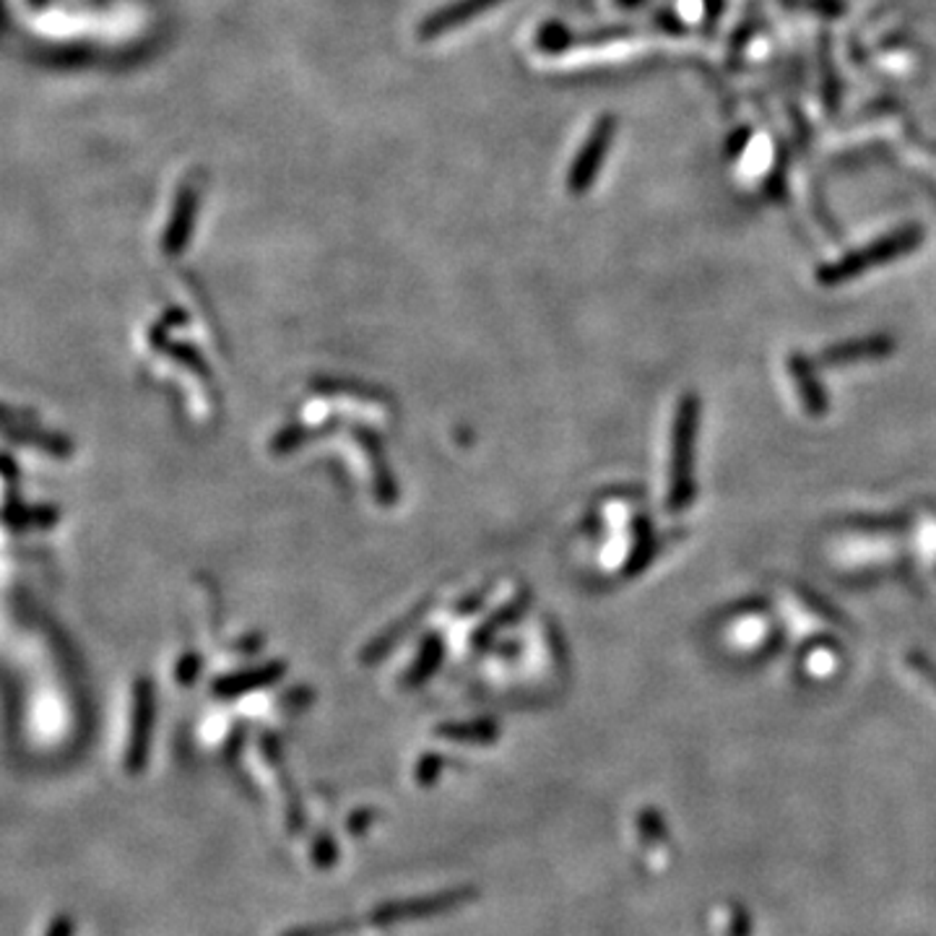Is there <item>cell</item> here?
Listing matches in <instances>:
<instances>
[{"label":"cell","mask_w":936,"mask_h":936,"mask_svg":"<svg viewBox=\"0 0 936 936\" xmlns=\"http://www.w3.org/2000/svg\"><path fill=\"white\" fill-rule=\"evenodd\" d=\"M700 401L694 393H687L677 408L674 445H671V490L669 510L682 513L692 505L694 497V443H698Z\"/></svg>","instance_id":"1"},{"label":"cell","mask_w":936,"mask_h":936,"mask_svg":"<svg viewBox=\"0 0 936 936\" xmlns=\"http://www.w3.org/2000/svg\"><path fill=\"white\" fill-rule=\"evenodd\" d=\"M474 887H455L447 889V893H437L430 897H414V900H393L383 903L381 908L370 913V924L373 926H398L408 924V920H427L435 916H443V913H451L455 908H463L471 900H476Z\"/></svg>","instance_id":"2"},{"label":"cell","mask_w":936,"mask_h":936,"mask_svg":"<svg viewBox=\"0 0 936 936\" xmlns=\"http://www.w3.org/2000/svg\"><path fill=\"white\" fill-rule=\"evenodd\" d=\"M151 721H154V702H151V690L149 684L138 687L136 698V713H134V733H130V749H128V772L144 770L146 760H149V739H151Z\"/></svg>","instance_id":"3"},{"label":"cell","mask_w":936,"mask_h":936,"mask_svg":"<svg viewBox=\"0 0 936 936\" xmlns=\"http://www.w3.org/2000/svg\"><path fill=\"white\" fill-rule=\"evenodd\" d=\"M895 349V342L889 336H869L856 338V342H843L838 346L825 349L822 362L825 365H850V362H866V359H881Z\"/></svg>","instance_id":"4"},{"label":"cell","mask_w":936,"mask_h":936,"mask_svg":"<svg viewBox=\"0 0 936 936\" xmlns=\"http://www.w3.org/2000/svg\"><path fill=\"white\" fill-rule=\"evenodd\" d=\"M788 370H791L796 388H799L804 408H807L811 416H822L827 412V398H825L822 385H819L817 381L811 362L804 357V354H794V357L788 359Z\"/></svg>","instance_id":"5"},{"label":"cell","mask_w":936,"mask_h":936,"mask_svg":"<svg viewBox=\"0 0 936 936\" xmlns=\"http://www.w3.org/2000/svg\"><path fill=\"white\" fill-rule=\"evenodd\" d=\"M359 924L354 920H328V924H309V926H297L284 932L282 936H349L357 932Z\"/></svg>","instance_id":"6"},{"label":"cell","mask_w":936,"mask_h":936,"mask_svg":"<svg viewBox=\"0 0 936 936\" xmlns=\"http://www.w3.org/2000/svg\"><path fill=\"white\" fill-rule=\"evenodd\" d=\"M443 737L451 739H471V741H490L497 737V729L490 723H471V726H447V729L440 731Z\"/></svg>","instance_id":"7"},{"label":"cell","mask_w":936,"mask_h":936,"mask_svg":"<svg viewBox=\"0 0 936 936\" xmlns=\"http://www.w3.org/2000/svg\"><path fill=\"white\" fill-rule=\"evenodd\" d=\"M313 861L318 869H331L338 861V846L334 838H328V835H321L318 843H315L313 848Z\"/></svg>","instance_id":"8"},{"label":"cell","mask_w":936,"mask_h":936,"mask_svg":"<svg viewBox=\"0 0 936 936\" xmlns=\"http://www.w3.org/2000/svg\"><path fill=\"white\" fill-rule=\"evenodd\" d=\"M443 772V757H424L420 770H416V780L422 786H432Z\"/></svg>","instance_id":"9"},{"label":"cell","mask_w":936,"mask_h":936,"mask_svg":"<svg viewBox=\"0 0 936 936\" xmlns=\"http://www.w3.org/2000/svg\"><path fill=\"white\" fill-rule=\"evenodd\" d=\"M375 819H377V811H373V809L354 811V817L349 819V822H346V827H349V835H352V838H359V835H365V832H367V827L373 825Z\"/></svg>","instance_id":"10"},{"label":"cell","mask_w":936,"mask_h":936,"mask_svg":"<svg viewBox=\"0 0 936 936\" xmlns=\"http://www.w3.org/2000/svg\"><path fill=\"white\" fill-rule=\"evenodd\" d=\"M48 936H73V920L68 916H60L56 924L50 926Z\"/></svg>","instance_id":"11"}]
</instances>
